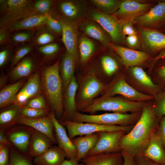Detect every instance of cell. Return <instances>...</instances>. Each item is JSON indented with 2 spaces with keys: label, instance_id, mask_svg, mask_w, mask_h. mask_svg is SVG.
<instances>
[{
  "label": "cell",
  "instance_id": "cell-1",
  "mask_svg": "<svg viewBox=\"0 0 165 165\" xmlns=\"http://www.w3.org/2000/svg\"><path fill=\"white\" fill-rule=\"evenodd\" d=\"M160 120L156 115L152 102H147L139 120L119 141L120 150L134 157L141 154L148 145Z\"/></svg>",
  "mask_w": 165,
  "mask_h": 165
},
{
  "label": "cell",
  "instance_id": "cell-2",
  "mask_svg": "<svg viewBox=\"0 0 165 165\" xmlns=\"http://www.w3.org/2000/svg\"><path fill=\"white\" fill-rule=\"evenodd\" d=\"M60 59L53 65L45 68L42 76V83L52 112L61 119L64 112L63 86L59 71Z\"/></svg>",
  "mask_w": 165,
  "mask_h": 165
},
{
  "label": "cell",
  "instance_id": "cell-3",
  "mask_svg": "<svg viewBox=\"0 0 165 165\" xmlns=\"http://www.w3.org/2000/svg\"><path fill=\"white\" fill-rule=\"evenodd\" d=\"M147 102L133 101L124 97L102 95L95 98L91 104L81 111L92 114L101 111L126 113L141 111Z\"/></svg>",
  "mask_w": 165,
  "mask_h": 165
},
{
  "label": "cell",
  "instance_id": "cell-4",
  "mask_svg": "<svg viewBox=\"0 0 165 165\" xmlns=\"http://www.w3.org/2000/svg\"><path fill=\"white\" fill-rule=\"evenodd\" d=\"M141 112L142 111L130 114L113 112L99 115H87L77 111L73 116L72 121L105 125L133 126L139 120Z\"/></svg>",
  "mask_w": 165,
  "mask_h": 165
},
{
  "label": "cell",
  "instance_id": "cell-5",
  "mask_svg": "<svg viewBox=\"0 0 165 165\" xmlns=\"http://www.w3.org/2000/svg\"><path fill=\"white\" fill-rule=\"evenodd\" d=\"M105 85L92 72L83 75L79 81L76 94L77 111H81L89 106L95 97L105 90Z\"/></svg>",
  "mask_w": 165,
  "mask_h": 165
},
{
  "label": "cell",
  "instance_id": "cell-6",
  "mask_svg": "<svg viewBox=\"0 0 165 165\" xmlns=\"http://www.w3.org/2000/svg\"><path fill=\"white\" fill-rule=\"evenodd\" d=\"M1 28L35 13L32 2L28 0H0Z\"/></svg>",
  "mask_w": 165,
  "mask_h": 165
},
{
  "label": "cell",
  "instance_id": "cell-7",
  "mask_svg": "<svg viewBox=\"0 0 165 165\" xmlns=\"http://www.w3.org/2000/svg\"><path fill=\"white\" fill-rule=\"evenodd\" d=\"M124 75L127 82L139 92L155 97L163 87L155 83L147 73L140 66L126 69Z\"/></svg>",
  "mask_w": 165,
  "mask_h": 165
},
{
  "label": "cell",
  "instance_id": "cell-8",
  "mask_svg": "<svg viewBox=\"0 0 165 165\" xmlns=\"http://www.w3.org/2000/svg\"><path fill=\"white\" fill-rule=\"evenodd\" d=\"M59 122L66 128L68 136L71 139L77 136L90 135L101 132L123 130L127 133L134 126L105 125L92 123H78L67 119Z\"/></svg>",
  "mask_w": 165,
  "mask_h": 165
},
{
  "label": "cell",
  "instance_id": "cell-9",
  "mask_svg": "<svg viewBox=\"0 0 165 165\" xmlns=\"http://www.w3.org/2000/svg\"><path fill=\"white\" fill-rule=\"evenodd\" d=\"M101 93L102 95L108 96L120 95L126 99L133 101L147 102L153 100L155 97L141 93L136 90L127 82L124 75L114 78L106 85L105 89Z\"/></svg>",
  "mask_w": 165,
  "mask_h": 165
},
{
  "label": "cell",
  "instance_id": "cell-10",
  "mask_svg": "<svg viewBox=\"0 0 165 165\" xmlns=\"http://www.w3.org/2000/svg\"><path fill=\"white\" fill-rule=\"evenodd\" d=\"M90 15L92 19L106 32L115 44H121L125 41L122 22L115 16L95 10L92 11Z\"/></svg>",
  "mask_w": 165,
  "mask_h": 165
},
{
  "label": "cell",
  "instance_id": "cell-11",
  "mask_svg": "<svg viewBox=\"0 0 165 165\" xmlns=\"http://www.w3.org/2000/svg\"><path fill=\"white\" fill-rule=\"evenodd\" d=\"M126 133L123 130L99 132V138L97 142L87 156L120 152L119 141L121 137Z\"/></svg>",
  "mask_w": 165,
  "mask_h": 165
},
{
  "label": "cell",
  "instance_id": "cell-12",
  "mask_svg": "<svg viewBox=\"0 0 165 165\" xmlns=\"http://www.w3.org/2000/svg\"><path fill=\"white\" fill-rule=\"evenodd\" d=\"M133 22L139 27L154 29L161 27L165 24V1L159 2Z\"/></svg>",
  "mask_w": 165,
  "mask_h": 165
},
{
  "label": "cell",
  "instance_id": "cell-13",
  "mask_svg": "<svg viewBox=\"0 0 165 165\" xmlns=\"http://www.w3.org/2000/svg\"><path fill=\"white\" fill-rule=\"evenodd\" d=\"M141 46L143 51L148 53H158L165 48V34L160 31L138 27Z\"/></svg>",
  "mask_w": 165,
  "mask_h": 165
},
{
  "label": "cell",
  "instance_id": "cell-14",
  "mask_svg": "<svg viewBox=\"0 0 165 165\" xmlns=\"http://www.w3.org/2000/svg\"><path fill=\"white\" fill-rule=\"evenodd\" d=\"M109 47L115 52L121 58L122 63L126 69L140 66L149 62L152 58L151 55L143 51H138L111 43Z\"/></svg>",
  "mask_w": 165,
  "mask_h": 165
},
{
  "label": "cell",
  "instance_id": "cell-15",
  "mask_svg": "<svg viewBox=\"0 0 165 165\" xmlns=\"http://www.w3.org/2000/svg\"><path fill=\"white\" fill-rule=\"evenodd\" d=\"M24 125L12 127L6 131L5 135L14 148L28 155L29 144L34 129Z\"/></svg>",
  "mask_w": 165,
  "mask_h": 165
},
{
  "label": "cell",
  "instance_id": "cell-16",
  "mask_svg": "<svg viewBox=\"0 0 165 165\" xmlns=\"http://www.w3.org/2000/svg\"><path fill=\"white\" fill-rule=\"evenodd\" d=\"M150 3L134 0L122 1L118 10L112 15L121 21L131 20L148 12L152 7Z\"/></svg>",
  "mask_w": 165,
  "mask_h": 165
},
{
  "label": "cell",
  "instance_id": "cell-17",
  "mask_svg": "<svg viewBox=\"0 0 165 165\" xmlns=\"http://www.w3.org/2000/svg\"><path fill=\"white\" fill-rule=\"evenodd\" d=\"M49 115L54 126L58 146L65 152L67 159L76 158L77 155L76 148L68 135L64 127L57 119L53 112H52Z\"/></svg>",
  "mask_w": 165,
  "mask_h": 165
},
{
  "label": "cell",
  "instance_id": "cell-18",
  "mask_svg": "<svg viewBox=\"0 0 165 165\" xmlns=\"http://www.w3.org/2000/svg\"><path fill=\"white\" fill-rule=\"evenodd\" d=\"M60 21L62 25V41L66 47V51L75 63L79 59L77 28L69 21L63 19Z\"/></svg>",
  "mask_w": 165,
  "mask_h": 165
},
{
  "label": "cell",
  "instance_id": "cell-19",
  "mask_svg": "<svg viewBox=\"0 0 165 165\" xmlns=\"http://www.w3.org/2000/svg\"><path fill=\"white\" fill-rule=\"evenodd\" d=\"M17 124L32 127L46 135L53 144L57 143L54 133L55 131L54 126L49 115L38 118L30 119L22 115Z\"/></svg>",
  "mask_w": 165,
  "mask_h": 165
},
{
  "label": "cell",
  "instance_id": "cell-20",
  "mask_svg": "<svg viewBox=\"0 0 165 165\" xmlns=\"http://www.w3.org/2000/svg\"><path fill=\"white\" fill-rule=\"evenodd\" d=\"M78 88V85L74 76L65 90L64 112L59 121L65 119L72 121L73 116L77 112L76 98Z\"/></svg>",
  "mask_w": 165,
  "mask_h": 165
},
{
  "label": "cell",
  "instance_id": "cell-21",
  "mask_svg": "<svg viewBox=\"0 0 165 165\" xmlns=\"http://www.w3.org/2000/svg\"><path fill=\"white\" fill-rule=\"evenodd\" d=\"M53 144L46 135L34 129L29 144L28 155L32 158L38 156L45 152Z\"/></svg>",
  "mask_w": 165,
  "mask_h": 165
},
{
  "label": "cell",
  "instance_id": "cell-22",
  "mask_svg": "<svg viewBox=\"0 0 165 165\" xmlns=\"http://www.w3.org/2000/svg\"><path fill=\"white\" fill-rule=\"evenodd\" d=\"M65 152L58 146H52L43 153L34 158L35 165H60L65 160Z\"/></svg>",
  "mask_w": 165,
  "mask_h": 165
},
{
  "label": "cell",
  "instance_id": "cell-23",
  "mask_svg": "<svg viewBox=\"0 0 165 165\" xmlns=\"http://www.w3.org/2000/svg\"><path fill=\"white\" fill-rule=\"evenodd\" d=\"M141 154L155 163L165 165V149L155 131L148 145Z\"/></svg>",
  "mask_w": 165,
  "mask_h": 165
},
{
  "label": "cell",
  "instance_id": "cell-24",
  "mask_svg": "<svg viewBox=\"0 0 165 165\" xmlns=\"http://www.w3.org/2000/svg\"><path fill=\"white\" fill-rule=\"evenodd\" d=\"M50 16L49 13L32 15L20 19L4 28L11 31L35 28L46 24Z\"/></svg>",
  "mask_w": 165,
  "mask_h": 165
},
{
  "label": "cell",
  "instance_id": "cell-25",
  "mask_svg": "<svg viewBox=\"0 0 165 165\" xmlns=\"http://www.w3.org/2000/svg\"><path fill=\"white\" fill-rule=\"evenodd\" d=\"M81 160L85 165H122L123 163L120 152L87 156Z\"/></svg>",
  "mask_w": 165,
  "mask_h": 165
},
{
  "label": "cell",
  "instance_id": "cell-26",
  "mask_svg": "<svg viewBox=\"0 0 165 165\" xmlns=\"http://www.w3.org/2000/svg\"><path fill=\"white\" fill-rule=\"evenodd\" d=\"M99 138V132L73 138L72 140L77 152L76 158L79 162L86 156L89 152L95 145Z\"/></svg>",
  "mask_w": 165,
  "mask_h": 165
},
{
  "label": "cell",
  "instance_id": "cell-27",
  "mask_svg": "<svg viewBox=\"0 0 165 165\" xmlns=\"http://www.w3.org/2000/svg\"><path fill=\"white\" fill-rule=\"evenodd\" d=\"M81 28L86 35L98 40L104 46L109 47L111 39L101 26L92 22H88L83 24Z\"/></svg>",
  "mask_w": 165,
  "mask_h": 165
},
{
  "label": "cell",
  "instance_id": "cell-28",
  "mask_svg": "<svg viewBox=\"0 0 165 165\" xmlns=\"http://www.w3.org/2000/svg\"><path fill=\"white\" fill-rule=\"evenodd\" d=\"M75 64L72 58L66 51L59 64L63 90L65 91L74 76Z\"/></svg>",
  "mask_w": 165,
  "mask_h": 165
},
{
  "label": "cell",
  "instance_id": "cell-29",
  "mask_svg": "<svg viewBox=\"0 0 165 165\" xmlns=\"http://www.w3.org/2000/svg\"><path fill=\"white\" fill-rule=\"evenodd\" d=\"M59 7L62 13L70 22L79 20L84 13L83 6L75 1H63L60 3Z\"/></svg>",
  "mask_w": 165,
  "mask_h": 165
},
{
  "label": "cell",
  "instance_id": "cell-30",
  "mask_svg": "<svg viewBox=\"0 0 165 165\" xmlns=\"http://www.w3.org/2000/svg\"><path fill=\"white\" fill-rule=\"evenodd\" d=\"M23 82L20 81L4 88L0 92V107H5L15 103L17 93L22 86Z\"/></svg>",
  "mask_w": 165,
  "mask_h": 165
},
{
  "label": "cell",
  "instance_id": "cell-31",
  "mask_svg": "<svg viewBox=\"0 0 165 165\" xmlns=\"http://www.w3.org/2000/svg\"><path fill=\"white\" fill-rule=\"evenodd\" d=\"M20 110L15 108L9 109L2 112L0 114V128L5 132L17 124L22 115Z\"/></svg>",
  "mask_w": 165,
  "mask_h": 165
},
{
  "label": "cell",
  "instance_id": "cell-32",
  "mask_svg": "<svg viewBox=\"0 0 165 165\" xmlns=\"http://www.w3.org/2000/svg\"><path fill=\"white\" fill-rule=\"evenodd\" d=\"M78 50L80 61L85 63L92 55L95 49L94 42L87 37L82 36L78 42Z\"/></svg>",
  "mask_w": 165,
  "mask_h": 165
},
{
  "label": "cell",
  "instance_id": "cell-33",
  "mask_svg": "<svg viewBox=\"0 0 165 165\" xmlns=\"http://www.w3.org/2000/svg\"><path fill=\"white\" fill-rule=\"evenodd\" d=\"M33 67L32 60L29 58H25L13 69L11 73L12 76L15 79L28 76L31 72Z\"/></svg>",
  "mask_w": 165,
  "mask_h": 165
},
{
  "label": "cell",
  "instance_id": "cell-34",
  "mask_svg": "<svg viewBox=\"0 0 165 165\" xmlns=\"http://www.w3.org/2000/svg\"><path fill=\"white\" fill-rule=\"evenodd\" d=\"M32 158L11 146L9 147V158L8 165H34Z\"/></svg>",
  "mask_w": 165,
  "mask_h": 165
},
{
  "label": "cell",
  "instance_id": "cell-35",
  "mask_svg": "<svg viewBox=\"0 0 165 165\" xmlns=\"http://www.w3.org/2000/svg\"><path fill=\"white\" fill-rule=\"evenodd\" d=\"M91 2L100 11L109 14L116 12L122 1L118 0H92Z\"/></svg>",
  "mask_w": 165,
  "mask_h": 165
},
{
  "label": "cell",
  "instance_id": "cell-36",
  "mask_svg": "<svg viewBox=\"0 0 165 165\" xmlns=\"http://www.w3.org/2000/svg\"><path fill=\"white\" fill-rule=\"evenodd\" d=\"M41 83L39 75L38 73L33 75L21 89L30 98L38 94L40 92Z\"/></svg>",
  "mask_w": 165,
  "mask_h": 165
},
{
  "label": "cell",
  "instance_id": "cell-37",
  "mask_svg": "<svg viewBox=\"0 0 165 165\" xmlns=\"http://www.w3.org/2000/svg\"><path fill=\"white\" fill-rule=\"evenodd\" d=\"M151 72L153 82L162 87L165 86V58L159 60Z\"/></svg>",
  "mask_w": 165,
  "mask_h": 165
},
{
  "label": "cell",
  "instance_id": "cell-38",
  "mask_svg": "<svg viewBox=\"0 0 165 165\" xmlns=\"http://www.w3.org/2000/svg\"><path fill=\"white\" fill-rule=\"evenodd\" d=\"M153 100L152 103L154 112L160 120L165 116V86L163 87Z\"/></svg>",
  "mask_w": 165,
  "mask_h": 165
},
{
  "label": "cell",
  "instance_id": "cell-39",
  "mask_svg": "<svg viewBox=\"0 0 165 165\" xmlns=\"http://www.w3.org/2000/svg\"><path fill=\"white\" fill-rule=\"evenodd\" d=\"M101 62L103 71L108 76L114 74L117 71L118 65L116 60L108 55H105L101 58Z\"/></svg>",
  "mask_w": 165,
  "mask_h": 165
},
{
  "label": "cell",
  "instance_id": "cell-40",
  "mask_svg": "<svg viewBox=\"0 0 165 165\" xmlns=\"http://www.w3.org/2000/svg\"><path fill=\"white\" fill-rule=\"evenodd\" d=\"M49 109H38L23 107L20 109L21 115L30 119H36L46 116Z\"/></svg>",
  "mask_w": 165,
  "mask_h": 165
},
{
  "label": "cell",
  "instance_id": "cell-41",
  "mask_svg": "<svg viewBox=\"0 0 165 165\" xmlns=\"http://www.w3.org/2000/svg\"><path fill=\"white\" fill-rule=\"evenodd\" d=\"M24 107L38 109H48L44 99L41 96H38L27 101Z\"/></svg>",
  "mask_w": 165,
  "mask_h": 165
},
{
  "label": "cell",
  "instance_id": "cell-42",
  "mask_svg": "<svg viewBox=\"0 0 165 165\" xmlns=\"http://www.w3.org/2000/svg\"><path fill=\"white\" fill-rule=\"evenodd\" d=\"M51 1L49 0H40L33 5L34 9L40 14L48 13L51 6Z\"/></svg>",
  "mask_w": 165,
  "mask_h": 165
},
{
  "label": "cell",
  "instance_id": "cell-43",
  "mask_svg": "<svg viewBox=\"0 0 165 165\" xmlns=\"http://www.w3.org/2000/svg\"><path fill=\"white\" fill-rule=\"evenodd\" d=\"M58 44L51 43L39 47V51L43 55L47 56H52L58 52L59 50Z\"/></svg>",
  "mask_w": 165,
  "mask_h": 165
},
{
  "label": "cell",
  "instance_id": "cell-44",
  "mask_svg": "<svg viewBox=\"0 0 165 165\" xmlns=\"http://www.w3.org/2000/svg\"><path fill=\"white\" fill-rule=\"evenodd\" d=\"M123 33L125 36L138 34V32L134 28L133 21L127 20L121 21Z\"/></svg>",
  "mask_w": 165,
  "mask_h": 165
},
{
  "label": "cell",
  "instance_id": "cell-45",
  "mask_svg": "<svg viewBox=\"0 0 165 165\" xmlns=\"http://www.w3.org/2000/svg\"><path fill=\"white\" fill-rule=\"evenodd\" d=\"M46 24L48 27L53 32L62 34V25L61 23L50 16L47 19Z\"/></svg>",
  "mask_w": 165,
  "mask_h": 165
},
{
  "label": "cell",
  "instance_id": "cell-46",
  "mask_svg": "<svg viewBox=\"0 0 165 165\" xmlns=\"http://www.w3.org/2000/svg\"><path fill=\"white\" fill-rule=\"evenodd\" d=\"M31 50V47L29 46L22 47L19 49L16 52L12 60V65L13 66L17 64Z\"/></svg>",
  "mask_w": 165,
  "mask_h": 165
},
{
  "label": "cell",
  "instance_id": "cell-47",
  "mask_svg": "<svg viewBox=\"0 0 165 165\" xmlns=\"http://www.w3.org/2000/svg\"><path fill=\"white\" fill-rule=\"evenodd\" d=\"M54 40L53 35L48 32L41 33L36 38L35 42L38 45H44L52 43Z\"/></svg>",
  "mask_w": 165,
  "mask_h": 165
},
{
  "label": "cell",
  "instance_id": "cell-48",
  "mask_svg": "<svg viewBox=\"0 0 165 165\" xmlns=\"http://www.w3.org/2000/svg\"><path fill=\"white\" fill-rule=\"evenodd\" d=\"M125 41L129 48L137 49L141 46V40L138 34L134 35L127 36Z\"/></svg>",
  "mask_w": 165,
  "mask_h": 165
},
{
  "label": "cell",
  "instance_id": "cell-49",
  "mask_svg": "<svg viewBox=\"0 0 165 165\" xmlns=\"http://www.w3.org/2000/svg\"><path fill=\"white\" fill-rule=\"evenodd\" d=\"M155 132L165 149V116L161 119Z\"/></svg>",
  "mask_w": 165,
  "mask_h": 165
},
{
  "label": "cell",
  "instance_id": "cell-50",
  "mask_svg": "<svg viewBox=\"0 0 165 165\" xmlns=\"http://www.w3.org/2000/svg\"><path fill=\"white\" fill-rule=\"evenodd\" d=\"M9 158V147L0 144V165H8Z\"/></svg>",
  "mask_w": 165,
  "mask_h": 165
},
{
  "label": "cell",
  "instance_id": "cell-51",
  "mask_svg": "<svg viewBox=\"0 0 165 165\" xmlns=\"http://www.w3.org/2000/svg\"><path fill=\"white\" fill-rule=\"evenodd\" d=\"M165 58V48L160 51L156 56L150 60L148 65V72L151 73L156 62L160 60Z\"/></svg>",
  "mask_w": 165,
  "mask_h": 165
},
{
  "label": "cell",
  "instance_id": "cell-52",
  "mask_svg": "<svg viewBox=\"0 0 165 165\" xmlns=\"http://www.w3.org/2000/svg\"><path fill=\"white\" fill-rule=\"evenodd\" d=\"M29 98L26 93L21 90L16 95L15 103L21 109L23 107L22 106L24 105V107Z\"/></svg>",
  "mask_w": 165,
  "mask_h": 165
},
{
  "label": "cell",
  "instance_id": "cell-53",
  "mask_svg": "<svg viewBox=\"0 0 165 165\" xmlns=\"http://www.w3.org/2000/svg\"><path fill=\"white\" fill-rule=\"evenodd\" d=\"M134 159L136 165H163L147 159L142 154L137 156Z\"/></svg>",
  "mask_w": 165,
  "mask_h": 165
},
{
  "label": "cell",
  "instance_id": "cell-54",
  "mask_svg": "<svg viewBox=\"0 0 165 165\" xmlns=\"http://www.w3.org/2000/svg\"><path fill=\"white\" fill-rule=\"evenodd\" d=\"M31 38V35L28 33H20L13 35L12 40L15 42H22L29 40Z\"/></svg>",
  "mask_w": 165,
  "mask_h": 165
},
{
  "label": "cell",
  "instance_id": "cell-55",
  "mask_svg": "<svg viewBox=\"0 0 165 165\" xmlns=\"http://www.w3.org/2000/svg\"><path fill=\"white\" fill-rule=\"evenodd\" d=\"M123 159L122 165H136L134 158L125 152H120Z\"/></svg>",
  "mask_w": 165,
  "mask_h": 165
},
{
  "label": "cell",
  "instance_id": "cell-56",
  "mask_svg": "<svg viewBox=\"0 0 165 165\" xmlns=\"http://www.w3.org/2000/svg\"><path fill=\"white\" fill-rule=\"evenodd\" d=\"M9 52L7 49H4L0 52V66H3L6 63L9 57Z\"/></svg>",
  "mask_w": 165,
  "mask_h": 165
},
{
  "label": "cell",
  "instance_id": "cell-57",
  "mask_svg": "<svg viewBox=\"0 0 165 165\" xmlns=\"http://www.w3.org/2000/svg\"><path fill=\"white\" fill-rule=\"evenodd\" d=\"M9 31L6 29L1 28L0 31V45L4 44L8 39Z\"/></svg>",
  "mask_w": 165,
  "mask_h": 165
},
{
  "label": "cell",
  "instance_id": "cell-58",
  "mask_svg": "<svg viewBox=\"0 0 165 165\" xmlns=\"http://www.w3.org/2000/svg\"><path fill=\"white\" fill-rule=\"evenodd\" d=\"M0 144L10 147L13 146L12 145L6 137L5 132L0 130Z\"/></svg>",
  "mask_w": 165,
  "mask_h": 165
},
{
  "label": "cell",
  "instance_id": "cell-59",
  "mask_svg": "<svg viewBox=\"0 0 165 165\" xmlns=\"http://www.w3.org/2000/svg\"><path fill=\"white\" fill-rule=\"evenodd\" d=\"M79 161L76 158L65 159L60 165H78Z\"/></svg>",
  "mask_w": 165,
  "mask_h": 165
},
{
  "label": "cell",
  "instance_id": "cell-60",
  "mask_svg": "<svg viewBox=\"0 0 165 165\" xmlns=\"http://www.w3.org/2000/svg\"><path fill=\"white\" fill-rule=\"evenodd\" d=\"M78 165H85L83 163H80L78 164Z\"/></svg>",
  "mask_w": 165,
  "mask_h": 165
},
{
  "label": "cell",
  "instance_id": "cell-61",
  "mask_svg": "<svg viewBox=\"0 0 165 165\" xmlns=\"http://www.w3.org/2000/svg\"><path fill=\"white\" fill-rule=\"evenodd\" d=\"M164 31H165V27H164Z\"/></svg>",
  "mask_w": 165,
  "mask_h": 165
}]
</instances>
